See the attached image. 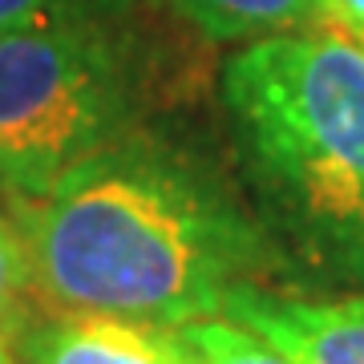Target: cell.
<instances>
[{
    "label": "cell",
    "mask_w": 364,
    "mask_h": 364,
    "mask_svg": "<svg viewBox=\"0 0 364 364\" xmlns=\"http://www.w3.org/2000/svg\"><path fill=\"white\" fill-rule=\"evenodd\" d=\"M162 16L150 0H0V33L77 21H150Z\"/></svg>",
    "instance_id": "cell-8"
},
{
    "label": "cell",
    "mask_w": 364,
    "mask_h": 364,
    "mask_svg": "<svg viewBox=\"0 0 364 364\" xmlns=\"http://www.w3.org/2000/svg\"><path fill=\"white\" fill-rule=\"evenodd\" d=\"M37 296L65 312L150 324L223 316L284 267L275 239L219 170L154 126L33 198H13Z\"/></svg>",
    "instance_id": "cell-1"
},
{
    "label": "cell",
    "mask_w": 364,
    "mask_h": 364,
    "mask_svg": "<svg viewBox=\"0 0 364 364\" xmlns=\"http://www.w3.org/2000/svg\"><path fill=\"white\" fill-rule=\"evenodd\" d=\"M356 41H360V45H364V37H356Z\"/></svg>",
    "instance_id": "cell-12"
},
{
    "label": "cell",
    "mask_w": 364,
    "mask_h": 364,
    "mask_svg": "<svg viewBox=\"0 0 364 364\" xmlns=\"http://www.w3.org/2000/svg\"><path fill=\"white\" fill-rule=\"evenodd\" d=\"M9 352L16 364H186V336L182 324L53 308L33 316Z\"/></svg>",
    "instance_id": "cell-4"
},
{
    "label": "cell",
    "mask_w": 364,
    "mask_h": 364,
    "mask_svg": "<svg viewBox=\"0 0 364 364\" xmlns=\"http://www.w3.org/2000/svg\"><path fill=\"white\" fill-rule=\"evenodd\" d=\"M223 109L284 263L364 279V45L332 21L243 41L223 65Z\"/></svg>",
    "instance_id": "cell-2"
},
{
    "label": "cell",
    "mask_w": 364,
    "mask_h": 364,
    "mask_svg": "<svg viewBox=\"0 0 364 364\" xmlns=\"http://www.w3.org/2000/svg\"><path fill=\"white\" fill-rule=\"evenodd\" d=\"M37 284H33V263H28V247L21 239L13 215L0 210V348H9L16 340V332L33 320Z\"/></svg>",
    "instance_id": "cell-9"
},
{
    "label": "cell",
    "mask_w": 364,
    "mask_h": 364,
    "mask_svg": "<svg viewBox=\"0 0 364 364\" xmlns=\"http://www.w3.org/2000/svg\"><path fill=\"white\" fill-rule=\"evenodd\" d=\"M0 364H16V360H13V352H9V348H0Z\"/></svg>",
    "instance_id": "cell-11"
},
{
    "label": "cell",
    "mask_w": 364,
    "mask_h": 364,
    "mask_svg": "<svg viewBox=\"0 0 364 364\" xmlns=\"http://www.w3.org/2000/svg\"><path fill=\"white\" fill-rule=\"evenodd\" d=\"M150 4L203 41H239V45L267 33L328 21L324 0H150Z\"/></svg>",
    "instance_id": "cell-6"
},
{
    "label": "cell",
    "mask_w": 364,
    "mask_h": 364,
    "mask_svg": "<svg viewBox=\"0 0 364 364\" xmlns=\"http://www.w3.org/2000/svg\"><path fill=\"white\" fill-rule=\"evenodd\" d=\"M186 336V364H296L272 340L251 332L231 316H207L182 324Z\"/></svg>",
    "instance_id": "cell-7"
},
{
    "label": "cell",
    "mask_w": 364,
    "mask_h": 364,
    "mask_svg": "<svg viewBox=\"0 0 364 364\" xmlns=\"http://www.w3.org/2000/svg\"><path fill=\"white\" fill-rule=\"evenodd\" d=\"M223 316L272 340L296 364H364V291L312 299L255 284L235 291Z\"/></svg>",
    "instance_id": "cell-5"
},
{
    "label": "cell",
    "mask_w": 364,
    "mask_h": 364,
    "mask_svg": "<svg viewBox=\"0 0 364 364\" xmlns=\"http://www.w3.org/2000/svg\"><path fill=\"white\" fill-rule=\"evenodd\" d=\"M324 13L352 37H364V0H324Z\"/></svg>",
    "instance_id": "cell-10"
},
{
    "label": "cell",
    "mask_w": 364,
    "mask_h": 364,
    "mask_svg": "<svg viewBox=\"0 0 364 364\" xmlns=\"http://www.w3.org/2000/svg\"><path fill=\"white\" fill-rule=\"evenodd\" d=\"M154 21H77L0 33V191L33 198L154 126L166 65Z\"/></svg>",
    "instance_id": "cell-3"
}]
</instances>
